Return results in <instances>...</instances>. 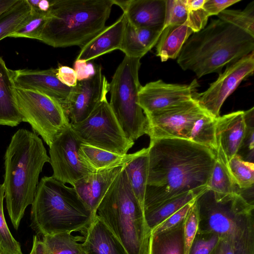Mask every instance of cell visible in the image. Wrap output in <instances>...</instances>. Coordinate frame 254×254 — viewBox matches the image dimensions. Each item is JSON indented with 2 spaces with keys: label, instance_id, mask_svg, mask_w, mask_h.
<instances>
[{
  "label": "cell",
  "instance_id": "obj_1",
  "mask_svg": "<svg viewBox=\"0 0 254 254\" xmlns=\"http://www.w3.org/2000/svg\"><path fill=\"white\" fill-rule=\"evenodd\" d=\"M144 209L183 193L207 189L216 153L191 140L150 139Z\"/></svg>",
  "mask_w": 254,
  "mask_h": 254
},
{
  "label": "cell",
  "instance_id": "obj_2",
  "mask_svg": "<svg viewBox=\"0 0 254 254\" xmlns=\"http://www.w3.org/2000/svg\"><path fill=\"white\" fill-rule=\"evenodd\" d=\"M4 159L6 206L17 230L26 207L33 201L39 175L50 157L38 135L21 128L12 135Z\"/></svg>",
  "mask_w": 254,
  "mask_h": 254
},
{
  "label": "cell",
  "instance_id": "obj_3",
  "mask_svg": "<svg viewBox=\"0 0 254 254\" xmlns=\"http://www.w3.org/2000/svg\"><path fill=\"white\" fill-rule=\"evenodd\" d=\"M254 52V37L220 19L192 33L183 46L177 63L198 78L220 74L222 68Z\"/></svg>",
  "mask_w": 254,
  "mask_h": 254
},
{
  "label": "cell",
  "instance_id": "obj_4",
  "mask_svg": "<svg viewBox=\"0 0 254 254\" xmlns=\"http://www.w3.org/2000/svg\"><path fill=\"white\" fill-rule=\"evenodd\" d=\"M198 230L228 243L236 254H254V205L240 194L206 189L194 200Z\"/></svg>",
  "mask_w": 254,
  "mask_h": 254
},
{
  "label": "cell",
  "instance_id": "obj_5",
  "mask_svg": "<svg viewBox=\"0 0 254 254\" xmlns=\"http://www.w3.org/2000/svg\"><path fill=\"white\" fill-rule=\"evenodd\" d=\"M114 5L113 0H53L38 40L81 48L105 28Z\"/></svg>",
  "mask_w": 254,
  "mask_h": 254
},
{
  "label": "cell",
  "instance_id": "obj_6",
  "mask_svg": "<svg viewBox=\"0 0 254 254\" xmlns=\"http://www.w3.org/2000/svg\"><path fill=\"white\" fill-rule=\"evenodd\" d=\"M31 205L30 226L37 235L83 232L94 217L73 187L52 176L41 178Z\"/></svg>",
  "mask_w": 254,
  "mask_h": 254
},
{
  "label": "cell",
  "instance_id": "obj_7",
  "mask_svg": "<svg viewBox=\"0 0 254 254\" xmlns=\"http://www.w3.org/2000/svg\"><path fill=\"white\" fill-rule=\"evenodd\" d=\"M96 214L115 234L128 254H147L151 231L124 168L100 202Z\"/></svg>",
  "mask_w": 254,
  "mask_h": 254
},
{
  "label": "cell",
  "instance_id": "obj_8",
  "mask_svg": "<svg viewBox=\"0 0 254 254\" xmlns=\"http://www.w3.org/2000/svg\"><path fill=\"white\" fill-rule=\"evenodd\" d=\"M140 60L125 56L109 83L110 106L126 137L132 142L148 132L146 117L137 102Z\"/></svg>",
  "mask_w": 254,
  "mask_h": 254
},
{
  "label": "cell",
  "instance_id": "obj_9",
  "mask_svg": "<svg viewBox=\"0 0 254 254\" xmlns=\"http://www.w3.org/2000/svg\"><path fill=\"white\" fill-rule=\"evenodd\" d=\"M14 96L22 122L50 146L55 137L70 125L61 104L40 92L14 87Z\"/></svg>",
  "mask_w": 254,
  "mask_h": 254
},
{
  "label": "cell",
  "instance_id": "obj_10",
  "mask_svg": "<svg viewBox=\"0 0 254 254\" xmlns=\"http://www.w3.org/2000/svg\"><path fill=\"white\" fill-rule=\"evenodd\" d=\"M70 126L82 143L111 152L127 154L134 143L126 137L107 99L86 119Z\"/></svg>",
  "mask_w": 254,
  "mask_h": 254
},
{
  "label": "cell",
  "instance_id": "obj_11",
  "mask_svg": "<svg viewBox=\"0 0 254 254\" xmlns=\"http://www.w3.org/2000/svg\"><path fill=\"white\" fill-rule=\"evenodd\" d=\"M208 114L193 98L189 101L145 114L150 139L190 140L195 123ZM210 116V115H209Z\"/></svg>",
  "mask_w": 254,
  "mask_h": 254
},
{
  "label": "cell",
  "instance_id": "obj_12",
  "mask_svg": "<svg viewBox=\"0 0 254 254\" xmlns=\"http://www.w3.org/2000/svg\"><path fill=\"white\" fill-rule=\"evenodd\" d=\"M81 143L70 124L55 137L49 146L50 163L54 178L73 187L78 180L96 171L81 157L79 153Z\"/></svg>",
  "mask_w": 254,
  "mask_h": 254
},
{
  "label": "cell",
  "instance_id": "obj_13",
  "mask_svg": "<svg viewBox=\"0 0 254 254\" xmlns=\"http://www.w3.org/2000/svg\"><path fill=\"white\" fill-rule=\"evenodd\" d=\"M254 71V52L227 65L206 90L196 92L194 99L208 114L217 118L226 99L243 80L253 74Z\"/></svg>",
  "mask_w": 254,
  "mask_h": 254
},
{
  "label": "cell",
  "instance_id": "obj_14",
  "mask_svg": "<svg viewBox=\"0 0 254 254\" xmlns=\"http://www.w3.org/2000/svg\"><path fill=\"white\" fill-rule=\"evenodd\" d=\"M109 83L103 74L100 65H96V72L91 77L77 81L64 111L70 124L86 119L96 107L107 99Z\"/></svg>",
  "mask_w": 254,
  "mask_h": 254
},
{
  "label": "cell",
  "instance_id": "obj_15",
  "mask_svg": "<svg viewBox=\"0 0 254 254\" xmlns=\"http://www.w3.org/2000/svg\"><path fill=\"white\" fill-rule=\"evenodd\" d=\"M198 86L195 79L190 84L151 81L141 86L138 104L144 114L176 106L193 99Z\"/></svg>",
  "mask_w": 254,
  "mask_h": 254
},
{
  "label": "cell",
  "instance_id": "obj_16",
  "mask_svg": "<svg viewBox=\"0 0 254 254\" xmlns=\"http://www.w3.org/2000/svg\"><path fill=\"white\" fill-rule=\"evenodd\" d=\"M57 68L13 70L15 87L36 90L59 102L64 110L69 100L73 87L63 84L57 77Z\"/></svg>",
  "mask_w": 254,
  "mask_h": 254
},
{
  "label": "cell",
  "instance_id": "obj_17",
  "mask_svg": "<svg viewBox=\"0 0 254 254\" xmlns=\"http://www.w3.org/2000/svg\"><path fill=\"white\" fill-rule=\"evenodd\" d=\"M125 165L91 172L74 185L79 196L94 217L100 202Z\"/></svg>",
  "mask_w": 254,
  "mask_h": 254
},
{
  "label": "cell",
  "instance_id": "obj_18",
  "mask_svg": "<svg viewBox=\"0 0 254 254\" xmlns=\"http://www.w3.org/2000/svg\"><path fill=\"white\" fill-rule=\"evenodd\" d=\"M123 11L127 21L135 27L163 29L166 0H113Z\"/></svg>",
  "mask_w": 254,
  "mask_h": 254
},
{
  "label": "cell",
  "instance_id": "obj_19",
  "mask_svg": "<svg viewBox=\"0 0 254 254\" xmlns=\"http://www.w3.org/2000/svg\"><path fill=\"white\" fill-rule=\"evenodd\" d=\"M244 111L232 112L215 119V138L217 149L224 154L227 162L237 154L245 131Z\"/></svg>",
  "mask_w": 254,
  "mask_h": 254
},
{
  "label": "cell",
  "instance_id": "obj_20",
  "mask_svg": "<svg viewBox=\"0 0 254 254\" xmlns=\"http://www.w3.org/2000/svg\"><path fill=\"white\" fill-rule=\"evenodd\" d=\"M127 22L124 13L83 46L76 59L87 62L105 54L120 50Z\"/></svg>",
  "mask_w": 254,
  "mask_h": 254
},
{
  "label": "cell",
  "instance_id": "obj_21",
  "mask_svg": "<svg viewBox=\"0 0 254 254\" xmlns=\"http://www.w3.org/2000/svg\"><path fill=\"white\" fill-rule=\"evenodd\" d=\"M81 244L85 254H128L115 234L97 214L87 228Z\"/></svg>",
  "mask_w": 254,
  "mask_h": 254
},
{
  "label": "cell",
  "instance_id": "obj_22",
  "mask_svg": "<svg viewBox=\"0 0 254 254\" xmlns=\"http://www.w3.org/2000/svg\"><path fill=\"white\" fill-rule=\"evenodd\" d=\"M162 30L135 27L127 21L120 50L125 56L141 59L156 45Z\"/></svg>",
  "mask_w": 254,
  "mask_h": 254
},
{
  "label": "cell",
  "instance_id": "obj_23",
  "mask_svg": "<svg viewBox=\"0 0 254 254\" xmlns=\"http://www.w3.org/2000/svg\"><path fill=\"white\" fill-rule=\"evenodd\" d=\"M83 237L70 233L53 235H35L29 254H85L79 242Z\"/></svg>",
  "mask_w": 254,
  "mask_h": 254
},
{
  "label": "cell",
  "instance_id": "obj_24",
  "mask_svg": "<svg viewBox=\"0 0 254 254\" xmlns=\"http://www.w3.org/2000/svg\"><path fill=\"white\" fill-rule=\"evenodd\" d=\"M13 70L0 57V126L16 127L22 122L14 96Z\"/></svg>",
  "mask_w": 254,
  "mask_h": 254
},
{
  "label": "cell",
  "instance_id": "obj_25",
  "mask_svg": "<svg viewBox=\"0 0 254 254\" xmlns=\"http://www.w3.org/2000/svg\"><path fill=\"white\" fill-rule=\"evenodd\" d=\"M192 33L186 21L181 25L164 28L156 45L157 56L162 62L177 58L183 46Z\"/></svg>",
  "mask_w": 254,
  "mask_h": 254
},
{
  "label": "cell",
  "instance_id": "obj_26",
  "mask_svg": "<svg viewBox=\"0 0 254 254\" xmlns=\"http://www.w3.org/2000/svg\"><path fill=\"white\" fill-rule=\"evenodd\" d=\"M184 220L167 230L150 233L147 254H185Z\"/></svg>",
  "mask_w": 254,
  "mask_h": 254
},
{
  "label": "cell",
  "instance_id": "obj_27",
  "mask_svg": "<svg viewBox=\"0 0 254 254\" xmlns=\"http://www.w3.org/2000/svg\"><path fill=\"white\" fill-rule=\"evenodd\" d=\"M79 153L82 159L95 170L125 165L138 153L119 154L89 145L81 143Z\"/></svg>",
  "mask_w": 254,
  "mask_h": 254
},
{
  "label": "cell",
  "instance_id": "obj_28",
  "mask_svg": "<svg viewBox=\"0 0 254 254\" xmlns=\"http://www.w3.org/2000/svg\"><path fill=\"white\" fill-rule=\"evenodd\" d=\"M148 166L147 147L139 150L138 154L126 163L124 167L131 189L143 210L147 185Z\"/></svg>",
  "mask_w": 254,
  "mask_h": 254
},
{
  "label": "cell",
  "instance_id": "obj_29",
  "mask_svg": "<svg viewBox=\"0 0 254 254\" xmlns=\"http://www.w3.org/2000/svg\"><path fill=\"white\" fill-rule=\"evenodd\" d=\"M198 195L189 191L144 209L146 223L150 231Z\"/></svg>",
  "mask_w": 254,
  "mask_h": 254
},
{
  "label": "cell",
  "instance_id": "obj_30",
  "mask_svg": "<svg viewBox=\"0 0 254 254\" xmlns=\"http://www.w3.org/2000/svg\"><path fill=\"white\" fill-rule=\"evenodd\" d=\"M227 160L220 149H217L215 162L208 181L207 189L222 194L237 193L242 194L233 181L227 166Z\"/></svg>",
  "mask_w": 254,
  "mask_h": 254
},
{
  "label": "cell",
  "instance_id": "obj_31",
  "mask_svg": "<svg viewBox=\"0 0 254 254\" xmlns=\"http://www.w3.org/2000/svg\"><path fill=\"white\" fill-rule=\"evenodd\" d=\"M31 11L27 0H17L0 15V41L17 30L25 21Z\"/></svg>",
  "mask_w": 254,
  "mask_h": 254
},
{
  "label": "cell",
  "instance_id": "obj_32",
  "mask_svg": "<svg viewBox=\"0 0 254 254\" xmlns=\"http://www.w3.org/2000/svg\"><path fill=\"white\" fill-rule=\"evenodd\" d=\"M229 172L236 185L242 190L250 189L254 183V164L236 154L227 163Z\"/></svg>",
  "mask_w": 254,
  "mask_h": 254
},
{
  "label": "cell",
  "instance_id": "obj_33",
  "mask_svg": "<svg viewBox=\"0 0 254 254\" xmlns=\"http://www.w3.org/2000/svg\"><path fill=\"white\" fill-rule=\"evenodd\" d=\"M215 119L207 115L198 120L191 129L190 140L206 147L216 153Z\"/></svg>",
  "mask_w": 254,
  "mask_h": 254
},
{
  "label": "cell",
  "instance_id": "obj_34",
  "mask_svg": "<svg viewBox=\"0 0 254 254\" xmlns=\"http://www.w3.org/2000/svg\"><path fill=\"white\" fill-rule=\"evenodd\" d=\"M219 19L243 30L254 37V1L243 10L226 9L217 15Z\"/></svg>",
  "mask_w": 254,
  "mask_h": 254
},
{
  "label": "cell",
  "instance_id": "obj_35",
  "mask_svg": "<svg viewBox=\"0 0 254 254\" xmlns=\"http://www.w3.org/2000/svg\"><path fill=\"white\" fill-rule=\"evenodd\" d=\"M48 18V11L31 9V13L23 24L9 37L39 39Z\"/></svg>",
  "mask_w": 254,
  "mask_h": 254
},
{
  "label": "cell",
  "instance_id": "obj_36",
  "mask_svg": "<svg viewBox=\"0 0 254 254\" xmlns=\"http://www.w3.org/2000/svg\"><path fill=\"white\" fill-rule=\"evenodd\" d=\"M4 189L0 184V248L5 254H23L21 247L13 237L6 224L3 212Z\"/></svg>",
  "mask_w": 254,
  "mask_h": 254
},
{
  "label": "cell",
  "instance_id": "obj_37",
  "mask_svg": "<svg viewBox=\"0 0 254 254\" xmlns=\"http://www.w3.org/2000/svg\"><path fill=\"white\" fill-rule=\"evenodd\" d=\"M245 131L237 153L244 160L253 162L254 155V108L244 111Z\"/></svg>",
  "mask_w": 254,
  "mask_h": 254
},
{
  "label": "cell",
  "instance_id": "obj_38",
  "mask_svg": "<svg viewBox=\"0 0 254 254\" xmlns=\"http://www.w3.org/2000/svg\"><path fill=\"white\" fill-rule=\"evenodd\" d=\"M205 1V0H186V22L193 33L198 32L207 25L209 16L203 8Z\"/></svg>",
  "mask_w": 254,
  "mask_h": 254
},
{
  "label": "cell",
  "instance_id": "obj_39",
  "mask_svg": "<svg viewBox=\"0 0 254 254\" xmlns=\"http://www.w3.org/2000/svg\"><path fill=\"white\" fill-rule=\"evenodd\" d=\"M186 0H166L163 28L171 25H181L187 19Z\"/></svg>",
  "mask_w": 254,
  "mask_h": 254
},
{
  "label": "cell",
  "instance_id": "obj_40",
  "mask_svg": "<svg viewBox=\"0 0 254 254\" xmlns=\"http://www.w3.org/2000/svg\"><path fill=\"white\" fill-rule=\"evenodd\" d=\"M219 240L214 233L197 231L189 254H210Z\"/></svg>",
  "mask_w": 254,
  "mask_h": 254
},
{
  "label": "cell",
  "instance_id": "obj_41",
  "mask_svg": "<svg viewBox=\"0 0 254 254\" xmlns=\"http://www.w3.org/2000/svg\"><path fill=\"white\" fill-rule=\"evenodd\" d=\"M198 230V216L194 202L184 220V241L185 254L190 249Z\"/></svg>",
  "mask_w": 254,
  "mask_h": 254
},
{
  "label": "cell",
  "instance_id": "obj_42",
  "mask_svg": "<svg viewBox=\"0 0 254 254\" xmlns=\"http://www.w3.org/2000/svg\"><path fill=\"white\" fill-rule=\"evenodd\" d=\"M195 200V199H194ZM194 200L187 203L165 221L153 229L150 233H157L167 230L184 220L194 203Z\"/></svg>",
  "mask_w": 254,
  "mask_h": 254
},
{
  "label": "cell",
  "instance_id": "obj_43",
  "mask_svg": "<svg viewBox=\"0 0 254 254\" xmlns=\"http://www.w3.org/2000/svg\"><path fill=\"white\" fill-rule=\"evenodd\" d=\"M241 0H205L203 8L209 16L217 15L229 6Z\"/></svg>",
  "mask_w": 254,
  "mask_h": 254
},
{
  "label": "cell",
  "instance_id": "obj_44",
  "mask_svg": "<svg viewBox=\"0 0 254 254\" xmlns=\"http://www.w3.org/2000/svg\"><path fill=\"white\" fill-rule=\"evenodd\" d=\"M96 65L91 63L75 60L73 69L76 73L77 81L87 79L93 76L96 72Z\"/></svg>",
  "mask_w": 254,
  "mask_h": 254
},
{
  "label": "cell",
  "instance_id": "obj_45",
  "mask_svg": "<svg viewBox=\"0 0 254 254\" xmlns=\"http://www.w3.org/2000/svg\"><path fill=\"white\" fill-rule=\"evenodd\" d=\"M57 77L64 85L73 87L77 82L76 73L73 68L67 66H60L57 68Z\"/></svg>",
  "mask_w": 254,
  "mask_h": 254
},
{
  "label": "cell",
  "instance_id": "obj_46",
  "mask_svg": "<svg viewBox=\"0 0 254 254\" xmlns=\"http://www.w3.org/2000/svg\"><path fill=\"white\" fill-rule=\"evenodd\" d=\"M210 254H236L232 246L225 241L220 239Z\"/></svg>",
  "mask_w": 254,
  "mask_h": 254
},
{
  "label": "cell",
  "instance_id": "obj_47",
  "mask_svg": "<svg viewBox=\"0 0 254 254\" xmlns=\"http://www.w3.org/2000/svg\"><path fill=\"white\" fill-rule=\"evenodd\" d=\"M17 0H0V15L12 6Z\"/></svg>",
  "mask_w": 254,
  "mask_h": 254
},
{
  "label": "cell",
  "instance_id": "obj_48",
  "mask_svg": "<svg viewBox=\"0 0 254 254\" xmlns=\"http://www.w3.org/2000/svg\"><path fill=\"white\" fill-rule=\"evenodd\" d=\"M52 0H40L38 9L43 12H48L50 8Z\"/></svg>",
  "mask_w": 254,
  "mask_h": 254
},
{
  "label": "cell",
  "instance_id": "obj_49",
  "mask_svg": "<svg viewBox=\"0 0 254 254\" xmlns=\"http://www.w3.org/2000/svg\"><path fill=\"white\" fill-rule=\"evenodd\" d=\"M0 254H5L4 252L0 248Z\"/></svg>",
  "mask_w": 254,
  "mask_h": 254
}]
</instances>
